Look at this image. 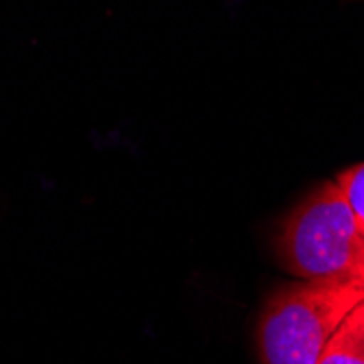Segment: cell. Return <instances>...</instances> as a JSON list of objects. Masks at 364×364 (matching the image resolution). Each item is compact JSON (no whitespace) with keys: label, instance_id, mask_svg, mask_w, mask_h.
I'll list each match as a JSON object with an SVG mask.
<instances>
[{"label":"cell","instance_id":"obj_1","mask_svg":"<svg viewBox=\"0 0 364 364\" xmlns=\"http://www.w3.org/2000/svg\"><path fill=\"white\" fill-rule=\"evenodd\" d=\"M275 251L286 273L364 290V231L336 181H325L279 225Z\"/></svg>","mask_w":364,"mask_h":364},{"label":"cell","instance_id":"obj_2","mask_svg":"<svg viewBox=\"0 0 364 364\" xmlns=\"http://www.w3.org/2000/svg\"><path fill=\"white\" fill-rule=\"evenodd\" d=\"M362 301V288L332 282L277 288L257 318L255 341L262 364H318L329 338Z\"/></svg>","mask_w":364,"mask_h":364},{"label":"cell","instance_id":"obj_3","mask_svg":"<svg viewBox=\"0 0 364 364\" xmlns=\"http://www.w3.org/2000/svg\"><path fill=\"white\" fill-rule=\"evenodd\" d=\"M318 364H364V301L341 323L323 349Z\"/></svg>","mask_w":364,"mask_h":364},{"label":"cell","instance_id":"obj_4","mask_svg":"<svg viewBox=\"0 0 364 364\" xmlns=\"http://www.w3.org/2000/svg\"><path fill=\"white\" fill-rule=\"evenodd\" d=\"M334 181L343 188L347 201L358 218V225L364 231V161L343 171Z\"/></svg>","mask_w":364,"mask_h":364}]
</instances>
